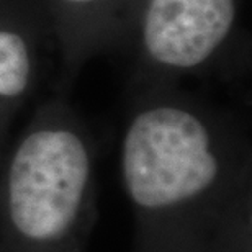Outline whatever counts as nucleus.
Listing matches in <instances>:
<instances>
[{"label":"nucleus","instance_id":"nucleus-1","mask_svg":"<svg viewBox=\"0 0 252 252\" xmlns=\"http://www.w3.org/2000/svg\"><path fill=\"white\" fill-rule=\"evenodd\" d=\"M129 94L118 165L136 252H251L246 123L180 85Z\"/></svg>","mask_w":252,"mask_h":252},{"label":"nucleus","instance_id":"nucleus-2","mask_svg":"<svg viewBox=\"0 0 252 252\" xmlns=\"http://www.w3.org/2000/svg\"><path fill=\"white\" fill-rule=\"evenodd\" d=\"M97 218L95 143L53 94L0 160V252H87Z\"/></svg>","mask_w":252,"mask_h":252},{"label":"nucleus","instance_id":"nucleus-3","mask_svg":"<svg viewBox=\"0 0 252 252\" xmlns=\"http://www.w3.org/2000/svg\"><path fill=\"white\" fill-rule=\"evenodd\" d=\"M241 7L243 0H141L123 48L129 89L243 74L249 49Z\"/></svg>","mask_w":252,"mask_h":252},{"label":"nucleus","instance_id":"nucleus-5","mask_svg":"<svg viewBox=\"0 0 252 252\" xmlns=\"http://www.w3.org/2000/svg\"><path fill=\"white\" fill-rule=\"evenodd\" d=\"M56 43L53 94L69 95L94 58L123 51L141 0H43Z\"/></svg>","mask_w":252,"mask_h":252},{"label":"nucleus","instance_id":"nucleus-4","mask_svg":"<svg viewBox=\"0 0 252 252\" xmlns=\"http://www.w3.org/2000/svg\"><path fill=\"white\" fill-rule=\"evenodd\" d=\"M56 67L43 0H0V160L20 113L36 100L53 70L56 75Z\"/></svg>","mask_w":252,"mask_h":252}]
</instances>
